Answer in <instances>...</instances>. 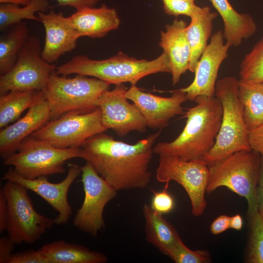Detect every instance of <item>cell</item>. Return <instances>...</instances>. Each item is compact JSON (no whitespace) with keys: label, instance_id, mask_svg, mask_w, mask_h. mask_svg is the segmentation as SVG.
<instances>
[{"label":"cell","instance_id":"cell-1","mask_svg":"<svg viewBox=\"0 0 263 263\" xmlns=\"http://www.w3.org/2000/svg\"><path fill=\"white\" fill-rule=\"evenodd\" d=\"M161 130L134 144L116 140L104 132L98 133L82 145L79 158L90 163L117 191L145 188L151 180L149 166Z\"/></svg>","mask_w":263,"mask_h":263},{"label":"cell","instance_id":"cell-2","mask_svg":"<svg viewBox=\"0 0 263 263\" xmlns=\"http://www.w3.org/2000/svg\"><path fill=\"white\" fill-rule=\"evenodd\" d=\"M193 101L196 105L186 112V123L182 132L171 142L154 145V153L185 161L202 160L213 147L222 119L221 102L215 95H199Z\"/></svg>","mask_w":263,"mask_h":263},{"label":"cell","instance_id":"cell-3","mask_svg":"<svg viewBox=\"0 0 263 263\" xmlns=\"http://www.w3.org/2000/svg\"><path fill=\"white\" fill-rule=\"evenodd\" d=\"M57 74L67 76L80 74L95 77L110 84L126 82L136 85L141 78L159 73H171L169 60L163 52L151 60L138 59L123 52L103 60H94L84 56H75L68 62L56 66Z\"/></svg>","mask_w":263,"mask_h":263},{"label":"cell","instance_id":"cell-4","mask_svg":"<svg viewBox=\"0 0 263 263\" xmlns=\"http://www.w3.org/2000/svg\"><path fill=\"white\" fill-rule=\"evenodd\" d=\"M239 80L227 76L216 84L215 96L221 102L223 116L215 143L202 160L207 166L241 150H251L249 131L245 124L238 95Z\"/></svg>","mask_w":263,"mask_h":263},{"label":"cell","instance_id":"cell-5","mask_svg":"<svg viewBox=\"0 0 263 263\" xmlns=\"http://www.w3.org/2000/svg\"><path fill=\"white\" fill-rule=\"evenodd\" d=\"M261 159L260 154L255 150H241L208 166L206 192L226 187L246 199L248 214L252 215L258 211L257 189Z\"/></svg>","mask_w":263,"mask_h":263},{"label":"cell","instance_id":"cell-6","mask_svg":"<svg viewBox=\"0 0 263 263\" xmlns=\"http://www.w3.org/2000/svg\"><path fill=\"white\" fill-rule=\"evenodd\" d=\"M110 85L95 77L76 74L68 78L53 71L42 90L50 107L51 119H56L71 112L88 113L94 110L98 107L99 97L109 90Z\"/></svg>","mask_w":263,"mask_h":263},{"label":"cell","instance_id":"cell-7","mask_svg":"<svg viewBox=\"0 0 263 263\" xmlns=\"http://www.w3.org/2000/svg\"><path fill=\"white\" fill-rule=\"evenodd\" d=\"M80 147L56 148L30 135L19 145L17 151L4 160L20 176L28 179L47 177L65 172V163L79 157Z\"/></svg>","mask_w":263,"mask_h":263},{"label":"cell","instance_id":"cell-8","mask_svg":"<svg viewBox=\"0 0 263 263\" xmlns=\"http://www.w3.org/2000/svg\"><path fill=\"white\" fill-rule=\"evenodd\" d=\"M8 206L6 230L15 244H32L40 239L54 220L38 213L23 185L6 181L2 188Z\"/></svg>","mask_w":263,"mask_h":263},{"label":"cell","instance_id":"cell-9","mask_svg":"<svg viewBox=\"0 0 263 263\" xmlns=\"http://www.w3.org/2000/svg\"><path fill=\"white\" fill-rule=\"evenodd\" d=\"M40 40L30 36L13 67L0 76V94L11 91H42L56 66L41 56Z\"/></svg>","mask_w":263,"mask_h":263},{"label":"cell","instance_id":"cell-10","mask_svg":"<svg viewBox=\"0 0 263 263\" xmlns=\"http://www.w3.org/2000/svg\"><path fill=\"white\" fill-rule=\"evenodd\" d=\"M98 107L88 113L71 112L47 122L30 136L59 149L79 148L90 137L107 131Z\"/></svg>","mask_w":263,"mask_h":263},{"label":"cell","instance_id":"cell-11","mask_svg":"<svg viewBox=\"0 0 263 263\" xmlns=\"http://www.w3.org/2000/svg\"><path fill=\"white\" fill-rule=\"evenodd\" d=\"M209 169L202 160H183L174 156H159L156 171V180L171 181L182 186L190 201L192 214L202 215L206 208L205 193L209 179Z\"/></svg>","mask_w":263,"mask_h":263},{"label":"cell","instance_id":"cell-12","mask_svg":"<svg viewBox=\"0 0 263 263\" xmlns=\"http://www.w3.org/2000/svg\"><path fill=\"white\" fill-rule=\"evenodd\" d=\"M81 176L84 198L73 223L80 230L96 236L105 226L104 208L116 196L117 190L88 162L81 167Z\"/></svg>","mask_w":263,"mask_h":263},{"label":"cell","instance_id":"cell-13","mask_svg":"<svg viewBox=\"0 0 263 263\" xmlns=\"http://www.w3.org/2000/svg\"><path fill=\"white\" fill-rule=\"evenodd\" d=\"M80 173L81 167L70 163L65 178L59 183H54L48 181L47 177L34 179L25 178L10 168L4 174L2 180L19 183L41 197L57 212V216L54 219L55 224L62 225L66 224L72 215L68 193L70 187Z\"/></svg>","mask_w":263,"mask_h":263},{"label":"cell","instance_id":"cell-14","mask_svg":"<svg viewBox=\"0 0 263 263\" xmlns=\"http://www.w3.org/2000/svg\"><path fill=\"white\" fill-rule=\"evenodd\" d=\"M127 87L123 84L105 91L99 97L97 106L102 113V123L108 130L124 137L132 131L144 132L147 125L143 116L125 96Z\"/></svg>","mask_w":263,"mask_h":263},{"label":"cell","instance_id":"cell-15","mask_svg":"<svg viewBox=\"0 0 263 263\" xmlns=\"http://www.w3.org/2000/svg\"><path fill=\"white\" fill-rule=\"evenodd\" d=\"M125 96L133 102L147 127L154 129L164 128L174 117L183 114L182 104L188 100L186 94L180 89L165 97L143 92L136 85H131Z\"/></svg>","mask_w":263,"mask_h":263},{"label":"cell","instance_id":"cell-16","mask_svg":"<svg viewBox=\"0 0 263 263\" xmlns=\"http://www.w3.org/2000/svg\"><path fill=\"white\" fill-rule=\"evenodd\" d=\"M224 38L221 31L211 37L198 62L193 81L188 86L180 89L186 94L188 100L193 101L199 95L215 96L219 68L227 57L230 47L225 43Z\"/></svg>","mask_w":263,"mask_h":263},{"label":"cell","instance_id":"cell-17","mask_svg":"<svg viewBox=\"0 0 263 263\" xmlns=\"http://www.w3.org/2000/svg\"><path fill=\"white\" fill-rule=\"evenodd\" d=\"M51 119L50 107L42 91L38 92L26 114L0 132V154L4 160L15 153L20 144Z\"/></svg>","mask_w":263,"mask_h":263},{"label":"cell","instance_id":"cell-18","mask_svg":"<svg viewBox=\"0 0 263 263\" xmlns=\"http://www.w3.org/2000/svg\"><path fill=\"white\" fill-rule=\"evenodd\" d=\"M37 15L45 32L42 57L46 62L54 63L61 56L75 49L80 37L70 17H65L62 12L50 10L46 13L38 12Z\"/></svg>","mask_w":263,"mask_h":263},{"label":"cell","instance_id":"cell-19","mask_svg":"<svg viewBox=\"0 0 263 263\" xmlns=\"http://www.w3.org/2000/svg\"><path fill=\"white\" fill-rule=\"evenodd\" d=\"M187 26L185 20L175 19L160 33L159 45L169 57L173 85L188 70L190 50L186 34Z\"/></svg>","mask_w":263,"mask_h":263},{"label":"cell","instance_id":"cell-20","mask_svg":"<svg viewBox=\"0 0 263 263\" xmlns=\"http://www.w3.org/2000/svg\"><path fill=\"white\" fill-rule=\"evenodd\" d=\"M69 17L80 38H102L117 29L120 24L116 10L105 4L98 8L86 7L76 10Z\"/></svg>","mask_w":263,"mask_h":263},{"label":"cell","instance_id":"cell-21","mask_svg":"<svg viewBox=\"0 0 263 263\" xmlns=\"http://www.w3.org/2000/svg\"><path fill=\"white\" fill-rule=\"evenodd\" d=\"M209 1L222 19L224 38L230 47L239 46L244 39L249 38L255 33L257 26L250 15L237 12L228 0Z\"/></svg>","mask_w":263,"mask_h":263},{"label":"cell","instance_id":"cell-22","mask_svg":"<svg viewBox=\"0 0 263 263\" xmlns=\"http://www.w3.org/2000/svg\"><path fill=\"white\" fill-rule=\"evenodd\" d=\"M217 13L211 11L209 6L202 7L201 10L190 18L186 29L187 38L190 47V56L188 70L194 73L198 62L205 48L212 31L213 21Z\"/></svg>","mask_w":263,"mask_h":263},{"label":"cell","instance_id":"cell-23","mask_svg":"<svg viewBox=\"0 0 263 263\" xmlns=\"http://www.w3.org/2000/svg\"><path fill=\"white\" fill-rule=\"evenodd\" d=\"M39 249L49 263H105L108 261L102 253L62 240L46 244Z\"/></svg>","mask_w":263,"mask_h":263},{"label":"cell","instance_id":"cell-24","mask_svg":"<svg viewBox=\"0 0 263 263\" xmlns=\"http://www.w3.org/2000/svg\"><path fill=\"white\" fill-rule=\"evenodd\" d=\"M142 211L147 241L167 255L169 249L181 239L178 232L162 215L154 211L148 204L143 205Z\"/></svg>","mask_w":263,"mask_h":263},{"label":"cell","instance_id":"cell-25","mask_svg":"<svg viewBox=\"0 0 263 263\" xmlns=\"http://www.w3.org/2000/svg\"><path fill=\"white\" fill-rule=\"evenodd\" d=\"M1 32L0 74L2 75L13 67L30 35L27 23L23 21L11 25Z\"/></svg>","mask_w":263,"mask_h":263},{"label":"cell","instance_id":"cell-26","mask_svg":"<svg viewBox=\"0 0 263 263\" xmlns=\"http://www.w3.org/2000/svg\"><path fill=\"white\" fill-rule=\"evenodd\" d=\"M238 95L249 131L263 124V85L239 80Z\"/></svg>","mask_w":263,"mask_h":263},{"label":"cell","instance_id":"cell-27","mask_svg":"<svg viewBox=\"0 0 263 263\" xmlns=\"http://www.w3.org/2000/svg\"><path fill=\"white\" fill-rule=\"evenodd\" d=\"M39 91H11L0 96V128L19 118L33 103Z\"/></svg>","mask_w":263,"mask_h":263},{"label":"cell","instance_id":"cell-28","mask_svg":"<svg viewBox=\"0 0 263 263\" xmlns=\"http://www.w3.org/2000/svg\"><path fill=\"white\" fill-rule=\"evenodd\" d=\"M50 5L48 0H30L26 5L21 6L10 3H0V31H4L8 26L20 22L23 19L39 21L38 12L49 11Z\"/></svg>","mask_w":263,"mask_h":263},{"label":"cell","instance_id":"cell-29","mask_svg":"<svg viewBox=\"0 0 263 263\" xmlns=\"http://www.w3.org/2000/svg\"><path fill=\"white\" fill-rule=\"evenodd\" d=\"M239 74L241 80L263 85V37L244 57Z\"/></svg>","mask_w":263,"mask_h":263},{"label":"cell","instance_id":"cell-30","mask_svg":"<svg viewBox=\"0 0 263 263\" xmlns=\"http://www.w3.org/2000/svg\"><path fill=\"white\" fill-rule=\"evenodd\" d=\"M249 217L250 234L247 261L263 263V218L258 211Z\"/></svg>","mask_w":263,"mask_h":263},{"label":"cell","instance_id":"cell-31","mask_svg":"<svg viewBox=\"0 0 263 263\" xmlns=\"http://www.w3.org/2000/svg\"><path fill=\"white\" fill-rule=\"evenodd\" d=\"M167 255L176 263H207L210 261L209 253L207 250H191L181 239L169 249Z\"/></svg>","mask_w":263,"mask_h":263},{"label":"cell","instance_id":"cell-32","mask_svg":"<svg viewBox=\"0 0 263 263\" xmlns=\"http://www.w3.org/2000/svg\"><path fill=\"white\" fill-rule=\"evenodd\" d=\"M165 13L177 17L184 15L190 18L197 15L202 9L194 2L185 0H162Z\"/></svg>","mask_w":263,"mask_h":263},{"label":"cell","instance_id":"cell-33","mask_svg":"<svg viewBox=\"0 0 263 263\" xmlns=\"http://www.w3.org/2000/svg\"><path fill=\"white\" fill-rule=\"evenodd\" d=\"M165 183L163 190L158 191L152 190L153 196L150 205L154 211L162 215L170 212L175 204L173 197L168 191L169 182Z\"/></svg>","mask_w":263,"mask_h":263},{"label":"cell","instance_id":"cell-34","mask_svg":"<svg viewBox=\"0 0 263 263\" xmlns=\"http://www.w3.org/2000/svg\"><path fill=\"white\" fill-rule=\"evenodd\" d=\"M7 263H49L40 249H30L12 254Z\"/></svg>","mask_w":263,"mask_h":263},{"label":"cell","instance_id":"cell-35","mask_svg":"<svg viewBox=\"0 0 263 263\" xmlns=\"http://www.w3.org/2000/svg\"><path fill=\"white\" fill-rule=\"evenodd\" d=\"M249 143L251 150L259 152L263 158V124L249 131Z\"/></svg>","mask_w":263,"mask_h":263},{"label":"cell","instance_id":"cell-36","mask_svg":"<svg viewBox=\"0 0 263 263\" xmlns=\"http://www.w3.org/2000/svg\"><path fill=\"white\" fill-rule=\"evenodd\" d=\"M15 243L8 236L0 238V263H7L12 255Z\"/></svg>","mask_w":263,"mask_h":263},{"label":"cell","instance_id":"cell-37","mask_svg":"<svg viewBox=\"0 0 263 263\" xmlns=\"http://www.w3.org/2000/svg\"><path fill=\"white\" fill-rule=\"evenodd\" d=\"M230 217L221 215L215 219L211 224L210 230L214 235L220 234L230 228Z\"/></svg>","mask_w":263,"mask_h":263},{"label":"cell","instance_id":"cell-38","mask_svg":"<svg viewBox=\"0 0 263 263\" xmlns=\"http://www.w3.org/2000/svg\"><path fill=\"white\" fill-rule=\"evenodd\" d=\"M58 5L70 6L78 10L86 7H94L100 0H56Z\"/></svg>","mask_w":263,"mask_h":263},{"label":"cell","instance_id":"cell-39","mask_svg":"<svg viewBox=\"0 0 263 263\" xmlns=\"http://www.w3.org/2000/svg\"><path fill=\"white\" fill-rule=\"evenodd\" d=\"M8 206L5 195L2 188L0 190V233L6 230L8 220Z\"/></svg>","mask_w":263,"mask_h":263},{"label":"cell","instance_id":"cell-40","mask_svg":"<svg viewBox=\"0 0 263 263\" xmlns=\"http://www.w3.org/2000/svg\"><path fill=\"white\" fill-rule=\"evenodd\" d=\"M243 224V219L240 214H237L233 216L230 217V228L240 230L242 228Z\"/></svg>","mask_w":263,"mask_h":263},{"label":"cell","instance_id":"cell-41","mask_svg":"<svg viewBox=\"0 0 263 263\" xmlns=\"http://www.w3.org/2000/svg\"><path fill=\"white\" fill-rule=\"evenodd\" d=\"M257 211L263 218V188L258 186L257 189Z\"/></svg>","mask_w":263,"mask_h":263},{"label":"cell","instance_id":"cell-42","mask_svg":"<svg viewBox=\"0 0 263 263\" xmlns=\"http://www.w3.org/2000/svg\"><path fill=\"white\" fill-rule=\"evenodd\" d=\"M30 0H0V3H10L22 6L27 4Z\"/></svg>","mask_w":263,"mask_h":263},{"label":"cell","instance_id":"cell-43","mask_svg":"<svg viewBox=\"0 0 263 263\" xmlns=\"http://www.w3.org/2000/svg\"><path fill=\"white\" fill-rule=\"evenodd\" d=\"M258 186L263 188V158H262L261 159V163L258 178Z\"/></svg>","mask_w":263,"mask_h":263},{"label":"cell","instance_id":"cell-44","mask_svg":"<svg viewBox=\"0 0 263 263\" xmlns=\"http://www.w3.org/2000/svg\"><path fill=\"white\" fill-rule=\"evenodd\" d=\"M194 2L196 0H185Z\"/></svg>","mask_w":263,"mask_h":263}]
</instances>
